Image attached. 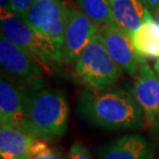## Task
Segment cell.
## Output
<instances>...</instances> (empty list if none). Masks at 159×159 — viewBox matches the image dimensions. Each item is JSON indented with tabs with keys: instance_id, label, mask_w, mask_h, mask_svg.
Returning a JSON list of instances; mask_svg holds the SVG:
<instances>
[{
	"instance_id": "cell-19",
	"label": "cell",
	"mask_w": 159,
	"mask_h": 159,
	"mask_svg": "<svg viewBox=\"0 0 159 159\" xmlns=\"http://www.w3.org/2000/svg\"><path fill=\"white\" fill-rule=\"evenodd\" d=\"M0 5H1V11L12 12L11 0H0Z\"/></svg>"
},
{
	"instance_id": "cell-21",
	"label": "cell",
	"mask_w": 159,
	"mask_h": 159,
	"mask_svg": "<svg viewBox=\"0 0 159 159\" xmlns=\"http://www.w3.org/2000/svg\"><path fill=\"white\" fill-rule=\"evenodd\" d=\"M154 70H155V72H156L157 77L159 79V59H157V61L155 62V64H154Z\"/></svg>"
},
{
	"instance_id": "cell-12",
	"label": "cell",
	"mask_w": 159,
	"mask_h": 159,
	"mask_svg": "<svg viewBox=\"0 0 159 159\" xmlns=\"http://www.w3.org/2000/svg\"><path fill=\"white\" fill-rule=\"evenodd\" d=\"M154 148L144 135L131 133L106 145L98 159H152Z\"/></svg>"
},
{
	"instance_id": "cell-8",
	"label": "cell",
	"mask_w": 159,
	"mask_h": 159,
	"mask_svg": "<svg viewBox=\"0 0 159 159\" xmlns=\"http://www.w3.org/2000/svg\"><path fill=\"white\" fill-rule=\"evenodd\" d=\"M132 94L144 112L146 124L152 129L159 128V79L148 63L139 65Z\"/></svg>"
},
{
	"instance_id": "cell-18",
	"label": "cell",
	"mask_w": 159,
	"mask_h": 159,
	"mask_svg": "<svg viewBox=\"0 0 159 159\" xmlns=\"http://www.w3.org/2000/svg\"><path fill=\"white\" fill-rule=\"evenodd\" d=\"M29 159H66V158L63 157L59 152L49 148L47 150L40 152L39 154L34 155L33 157H31Z\"/></svg>"
},
{
	"instance_id": "cell-7",
	"label": "cell",
	"mask_w": 159,
	"mask_h": 159,
	"mask_svg": "<svg viewBox=\"0 0 159 159\" xmlns=\"http://www.w3.org/2000/svg\"><path fill=\"white\" fill-rule=\"evenodd\" d=\"M98 31L99 28L81 9L66 6L65 30L61 48L62 62L64 64L75 63L84 48Z\"/></svg>"
},
{
	"instance_id": "cell-16",
	"label": "cell",
	"mask_w": 159,
	"mask_h": 159,
	"mask_svg": "<svg viewBox=\"0 0 159 159\" xmlns=\"http://www.w3.org/2000/svg\"><path fill=\"white\" fill-rule=\"evenodd\" d=\"M67 159H93L90 151L85 147L82 143L75 142L71 145L68 152Z\"/></svg>"
},
{
	"instance_id": "cell-14",
	"label": "cell",
	"mask_w": 159,
	"mask_h": 159,
	"mask_svg": "<svg viewBox=\"0 0 159 159\" xmlns=\"http://www.w3.org/2000/svg\"><path fill=\"white\" fill-rule=\"evenodd\" d=\"M138 55L144 59H159V21L152 17L131 35Z\"/></svg>"
},
{
	"instance_id": "cell-3",
	"label": "cell",
	"mask_w": 159,
	"mask_h": 159,
	"mask_svg": "<svg viewBox=\"0 0 159 159\" xmlns=\"http://www.w3.org/2000/svg\"><path fill=\"white\" fill-rule=\"evenodd\" d=\"M121 68L107 52L99 31L92 36L75 63V74L90 90L112 88L121 77Z\"/></svg>"
},
{
	"instance_id": "cell-6",
	"label": "cell",
	"mask_w": 159,
	"mask_h": 159,
	"mask_svg": "<svg viewBox=\"0 0 159 159\" xmlns=\"http://www.w3.org/2000/svg\"><path fill=\"white\" fill-rule=\"evenodd\" d=\"M65 17L66 6L62 0H35L24 21L61 49L65 30Z\"/></svg>"
},
{
	"instance_id": "cell-2",
	"label": "cell",
	"mask_w": 159,
	"mask_h": 159,
	"mask_svg": "<svg viewBox=\"0 0 159 159\" xmlns=\"http://www.w3.org/2000/svg\"><path fill=\"white\" fill-rule=\"evenodd\" d=\"M68 126V104L64 94L55 89L28 88L22 129L41 141L62 136Z\"/></svg>"
},
{
	"instance_id": "cell-20",
	"label": "cell",
	"mask_w": 159,
	"mask_h": 159,
	"mask_svg": "<svg viewBox=\"0 0 159 159\" xmlns=\"http://www.w3.org/2000/svg\"><path fill=\"white\" fill-rule=\"evenodd\" d=\"M145 2V4L151 9L152 11H154V8L156 7V5L159 3V0H143Z\"/></svg>"
},
{
	"instance_id": "cell-17",
	"label": "cell",
	"mask_w": 159,
	"mask_h": 159,
	"mask_svg": "<svg viewBox=\"0 0 159 159\" xmlns=\"http://www.w3.org/2000/svg\"><path fill=\"white\" fill-rule=\"evenodd\" d=\"M34 1L35 0H11V11L16 16L24 20Z\"/></svg>"
},
{
	"instance_id": "cell-13",
	"label": "cell",
	"mask_w": 159,
	"mask_h": 159,
	"mask_svg": "<svg viewBox=\"0 0 159 159\" xmlns=\"http://www.w3.org/2000/svg\"><path fill=\"white\" fill-rule=\"evenodd\" d=\"M113 23L129 35L152 18L143 0H109Z\"/></svg>"
},
{
	"instance_id": "cell-10",
	"label": "cell",
	"mask_w": 159,
	"mask_h": 159,
	"mask_svg": "<svg viewBox=\"0 0 159 159\" xmlns=\"http://www.w3.org/2000/svg\"><path fill=\"white\" fill-rule=\"evenodd\" d=\"M49 148L47 142L24 129L7 124L0 126V159H29Z\"/></svg>"
},
{
	"instance_id": "cell-15",
	"label": "cell",
	"mask_w": 159,
	"mask_h": 159,
	"mask_svg": "<svg viewBox=\"0 0 159 159\" xmlns=\"http://www.w3.org/2000/svg\"><path fill=\"white\" fill-rule=\"evenodd\" d=\"M78 4L99 29L114 24L109 0H78Z\"/></svg>"
},
{
	"instance_id": "cell-9",
	"label": "cell",
	"mask_w": 159,
	"mask_h": 159,
	"mask_svg": "<svg viewBox=\"0 0 159 159\" xmlns=\"http://www.w3.org/2000/svg\"><path fill=\"white\" fill-rule=\"evenodd\" d=\"M99 34L107 52L121 70L129 75H135L144 60L136 53L131 36L115 24L101 28Z\"/></svg>"
},
{
	"instance_id": "cell-5",
	"label": "cell",
	"mask_w": 159,
	"mask_h": 159,
	"mask_svg": "<svg viewBox=\"0 0 159 159\" xmlns=\"http://www.w3.org/2000/svg\"><path fill=\"white\" fill-rule=\"evenodd\" d=\"M0 63L5 74L21 85L41 86L43 71L39 61L29 51L9 40L1 32Z\"/></svg>"
},
{
	"instance_id": "cell-11",
	"label": "cell",
	"mask_w": 159,
	"mask_h": 159,
	"mask_svg": "<svg viewBox=\"0 0 159 159\" xmlns=\"http://www.w3.org/2000/svg\"><path fill=\"white\" fill-rule=\"evenodd\" d=\"M28 88L2 75L0 81V123L22 128Z\"/></svg>"
},
{
	"instance_id": "cell-4",
	"label": "cell",
	"mask_w": 159,
	"mask_h": 159,
	"mask_svg": "<svg viewBox=\"0 0 159 159\" xmlns=\"http://www.w3.org/2000/svg\"><path fill=\"white\" fill-rule=\"evenodd\" d=\"M1 30L9 40L35 56L44 68H52L63 63L61 49L14 12L1 11Z\"/></svg>"
},
{
	"instance_id": "cell-1",
	"label": "cell",
	"mask_w": 159,
	"mask_h": 159,
	"mask_svg": "<svg viewBox=\"0 0 159 159\" xmlns=\"http://www.w3.org/2000/svg\"><path fill=\"white\" fill-rule=\"evenodd\" d=\"M78 109L83 118L102 129H138L147 125L133 94L122 88H86L79 96Z\"/></svg>"
},
{
	"instance_id": "cell-22",
	"label": "cell",
	"mask_w": 159,
	"mask_h": 159,
	"mask_svg": "<svg viewBox=\"0 0 159 159\" xmlns=\"http://www.w3.org/2000/svg\"><path fill=\"white\" fill-rule=\"evenodd\" d=\"M153 14L155 15V17H156L158 19V21H159V3L156 5V7L154 8V11H153Z\"/></svg>"
}]
</instances>
